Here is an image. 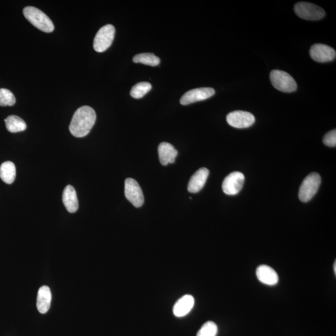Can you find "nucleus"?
<instances>
[{
    "mask_svg": "<svg viewBox=\"0 0 336 336\" xmlns=\"http://www.w3.org/2000/svg\"><path fill=\"white\" fill-rule=\"evenodd\" d=\"M96 118V113L91 106H81L73 114L69 125L70 132L76 137H84L91 132Z\"/></svg>",
    "mask_w": 336,
    "mask_h": 336,
    "instance_id": "1",
    "label": "nucleus"
},
{
    "mask_svg": "<svg viewBox=\"0 0 336 336\" xmlns=\"http://www.w3.org/2000/svg\"><path fill=\"white\" fill-rule=\"evenodd\" d=\"M23 14L35 28L45 32L54 31V26L53 21L42 11L33 7H27L24 8Z\"/></svg>",
    "mask_w": 336,
    "mask_h": 336,
    "instance_id": "2",
    "label": "nucleus"
},
{
    "mask_svg": "<svg viewBox=\"0 0 336 336\" xmlns=\"http://www.w3.org/2000/svg\"><path fill=\"white\" fill-rule=\"evenodd\" d=\"M273 86L281 92L290 93L296 91L297 84L291 75L285 71L273 70L270 73Z\"/></svg>",
    "mask_w": 336,
    "mask_h": 336,
    "instance_id": "3",
    "label": "nucleus"
},
{
    "mask_svg": "<svg viewBox=\"0 0 336 336\" xmlns=\"http://www.w3.org/2000/svg\"><path fill=\"white\" fill-rule=\"evenodd\" d=\"M321 178L317 173H312L306 177L299 190V198L303 203L310 201L320 186Z\"/></svg>",
    "mask_w": 336,
    "mask_h": 336,
    "instance_id": "4",
    "label": "nucleus"
},
{
    "mask_svg": "<svg viewBox=\"0 0 336 336\" xmlns=\"http://www.w3.org/2000/svg\"><path fill=\"white\" fill-rule=\"evenodd\" d=\"M115 33L116 29L111 24H106L98 30L94 40L95 51L103 53L110 48L114 40Z\"/></svg>",
    "mask_w": 336,
    "mask_h": 336,
    "instance_id": "5",
    "label": "nucleus"
},
{
    "mask_svg": "<svg viewBox=\"0 0 336 336\" xmlns=\"http://www.w3.org/2000/svg\"><path fill=\"white\" fill-rule=\"evenodd\" d=\"M294 10L297 16L306 20H321L325 15L324 10L322 8L310 3H297L295 5Z\"/></svg>",
    "mask_w": 336,
    "mask_h": 336,
    "instance_id": "6",
    "label": "nucleus"
},
{
    "mask_svg": "<svg viewBox=\"0 0 336 336\" xmlns=\"http://www.w3.org/2000/svg\"><path fill=\"white\" fill-rule=\"evenodd\" d=\"M125 195L128 201L135 207H140L144 203V196L136 180L128 178L125 182Z\"/></svg>",
    "mask_w": 336,
    "mask_h": 336,
    "instance_id": "7",
    "label": "nucleus"
},
{
    "mask_svg": "<svg viewBox=\"0 0 336 336\" xmlns=\"http://www.w3.org/2000/svg\"><path fill=\"white\" fill-rule=\"evenodd\" d=\"M245 181L244 174L240 172H232L227 176L222 183V190L226 195L234 196L242 189Z\"/></svg>",
    "mask_w": 336,
    "mask_h": 336,
    "instance_id": "8",
    "label": "nucleus"
},
{
    "mask_svg": "<svg viewBox=\"0 0 336 336\" xmlns=\"http://www.w3.org/2000/svg\"><path fill=\"white\" fill-rule=\"evenodd\" d=\"M227 122L234 128H245L252 126L255 122V118L250 112L237 110L228 115Z\"/></svg>",
    "mask_w": 336,
    "mask_h": 336,
    "instance_id": "9",
    "label": "nucleus"
},
{
    "mask_svg": "<svg viewBox=\"0 0 336 336\" xmlns=\"http://www.w3.org/2000/svg\"><path fill=\"white\" fill-rule=\"evenodd\" d=\"M215 94L214 89L210 87H202L191 90L185 93L180 100V103L183 105L191 104V103L203 101L211 97Z\"/></svg>",
    "mask_w": 336,
    "mask_h": 336,
    "instance_id": "10",
    "label": "nucleus"
},
{
    "mask_svg": "<svg viewBox=\"0 0 336 336\" xmlns=\"http://www.w3.org/2000/svg\"><path fill=\"white\" fill-rule=\"evenodd\" d=\"M310 54L314 61L321 63L334 61L336 56L334 49L323 44H316L311 46Z\"/></svg>",
    "mask_w": 336,
    "mask_h": 336,
    "instance_id": "11",
    "label": "nucleus"
},
{
    "mask_svg": "<svg viewBox=\"0 0 336 336\" xmlns=\"http://www.w3.org/2000/svg\"><path fill=\"white\" fill-rule=\"evenodd\" d=\"M209 175V171L206 168H202L193 174L188 183V190L191 193L199 192L206 184Z\"/></svg>",
    "mask_w": 336,
    "mask_h": 336,
    "instance_id": "12",
    "label": "nucleus"
},
{
    "mask_svg": "<svg viewBox=\"0 0 336 336\" xmlns=\"http://www.w3.org/2000/svg\"><path fill=\"white\" fill-rule=\"evenodd\" d=\"M258 280L265 285L274 286L279 281V277L274 269L266 265L259 266L256 271Z\"/></svg>",
    "mask_w": 336,
    "mask_h": 336,
    "instance_id": "13",
    "label": "nucleus"
},
{
    "mask_svg": "<svg viewBox=\"0 0 336 336\" xmlns=\"http://www.w3.org/2000/svg\"><path fill=\"white\" fill-rule=\"evenodd\" d=\"M195 300L192 295L185 294L176 302L173 307L174 315L177 318L186 316L195 306Z\"/></svg>",
    "mask_w": 336,
    "mask_h": 336,
    "instance_id": "14",
    "label": "nucleus"
},
{
    "mask_svg": "<svg viewBox=\"0 0 336 336\" xmlns=\"http://www.w3.org/2000/svg\"><path fill=\"white\" fill-rule=\"evenodd\" d=\"M177 150L171 144L162 142L158 146V155L161 165H168L169 163H174L177 156Z\"/></svg>",
    "mask_w": 336,
    "mask_h": 336,
    "instance_id": "15",
    "label": "nucleus"
},
{
    "mask_svg": "<svg viewBox=\"0 0 336 336\" xmlns=\"http://www.w3.org/2000/svg\"><path fill=\"white\" fill-rule=\"evenodd\" d=\"M62 201L68 212L74 213L79 209V201L77 193L72 185H68L65 188Z\"/></svg>",
    "mask_w": 336,
    "mask_h": 336,
    "instance_id": "16",
    "label": "nucleus"
},
{
    "mask_svg": "<svg viewBox=\"0 0 336 336\" xmlns=\"http://www.w3.org/2000/svg\"><path fill=\"white\" fill-rule=\"evenodd\" d=\"M52 294L48 286H43L38 291L37 296V308L39 312L45 314L51 307Z\"/></svg>",
    "mask_w": 336,
    "mask_h": 336,
    "instance_id": "17",
    "label": "nucleus"
},
{
    "mask_svg": "<svg viewBox=\"0 0 336 336\" xmlns=\"http://www.w3.org/2000/svg\"><path fill=\"white\" fill-rule=\"evenodd\" d=\"M0 177L7 184H12L16 178L15 164L11 161H6L2 163L0 166Z\"/></svg>",
    "mask_w": 336,
    "mask_h": 336,
    "instance_id": "18",
    "label": "nucleus"
},
{
    "mask_svg": "<svg viewBox=\"0 0 336 336\" xmlns=\"http://www.w3.org/2000/svg\"><path fill=\"white\" fill-rule=\"evenodd\" d=\"M7 130L11 133L23 132L27 128L24 120L16 116H10L5 119Z\"/></svg>",
    "mask_w": 336,
    "mask_h": 336,
    "instance_id": "19",
    "label": "nucleus"
},
{
    "mask_svg": "<svg viewBox=\"0 0 336 336\" xmlns=\"http://www.w3.org/2000/svg\"><path fill=\"white\" fill-rule=\"evenodd\" d=\"M133 61L135 63H141L151 66H157L160 64L159 57L152 53H142L133 57Z\"/></svg>",
    "mask_w": 336,
    "mask_h": 336,
    "instance_id": "20",
    "label": "nucleus"
},
{
    "mask_svg": "<svg viewBox=\"0 0 336 336\" xmlns=\"http://www.w3.org/2000/svg\"><path fill=\"white\" fill-rule=\"evenodd\" d=\"M152 85L147 82L136 84L131 90L130 95L133 98H140L144 96L152 89Z\"/></svg>",
    "mask_w": 336,
    "mask_h": 336,
    "instance_id": "21",
    "label": "nucleus"
},
{
    "mask_svg": "<svg viewBox=\"0 0 336 336\" xmlns=\"http://www.w3.org/2000/svg\"><path fill=\"white\" fill-rule=\"evenodd\" d=\"M16 103V98L10 90L0 89V106H13Z\"/></svg>",
    "mask_w": 336,
    "mask_h": 336,
    "instance_id": "22",
    "label": "nucleus"
},
{
    "mask_svg": "<svg viewBox=\"0 0 336 336\" xmlns=\"http://www.w3.org/2000/svg\"><path fill=\"white\" fill-rule=\"evenodd\" d=\"M217 332L218 327L216 324L212 321H207L201 327L197 336H216Z\"/></svg>",
    "mask_w": 336,
    "mask_h": 336,
    "instance_id": "23",
    "label": "nucleus"
},
{
    "mask_svg": "<svg viewBox=\"0 0 336 336\" xmlns=\"http://www.w3.org/2000/svg\"><path fill=\"white\" fill-rule=\"evenodd\" d=\"M323 143L325 145L330 147L336 146V130H333L326 134L323 138Z\"/></svg>",
    "mask_w": 336,
    "mask_h": 336,
    "instance_id": "24",
    "label": "nucleus"
},
{
    "mask_svg": "<svg viewBox=\"0 0 336 336\" xmlns=\"http://www.w3.org/2000/svg\"><path fill=\"white\" fill-rule=\"evenodd\" d=\"M334 273H335V275L336 274V262H334Z\"/></svg>",
    "mask_w": 336,
    "mask_h": 336,
    "instance_id": "25",
    "label": "nucleus"
}]
</instances>
